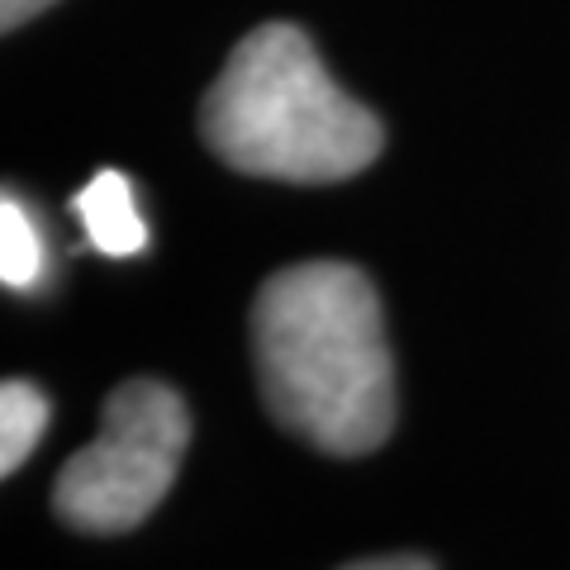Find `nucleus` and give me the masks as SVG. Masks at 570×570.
<instances>
[{"mask_svg":"<svg viewBox=\"0 0 570 570\" xmlns=\"http://www.w3.org/2000/svg\"><path fill=\"white\" fill-rule=\"evenodd\" d=\"M257 385L281 428L328 456H366L395 428L381 295L347 262H299L253 299Z\"/></svg>","mask_w":570,"mask_h":570,"instance_id":"obj_1","label":"nucleus"},{"mask_svg":"<svg viewBox=\"0 0 570 570\" xmlns=\"http://www.w3.org/2000/svg\"><path fill=\"white\" fill-rule=\"evenodd\" d=\"M209 153L243 176L328 186L381 157V119L337 86L305 29L262 24L228 52L200 105Z\"/></svg>","mask_w":570,"mask_h":570,"instance_id":"obj_2","label":"nucleus"},{"mask_svg":"<svg viewBox=\"0 0 570 570\" xmlns=\"http://www.w3.org/2000/svg\"><path fill=\"white\" fill-rule=\"evenodd\" d=\"M190 442L186 400L163 381H124L105 400V423L91 448L58 471L52 509L77 532L115 538L163 504Z\"/></svg>","mask_w":570,"mask_h":570,"instance_id":"obj_3","label":"nucleus"},{"mask_svg":"<svg viewBox=\"0 0 570 570\" xmlns=\"http://www.w3.org/2000/svg\"><path fill=\"white\" fill-rule=\"evenodd\" d=\"M71 209L81 214L86 238H91V247L105 257H134L148 247V228L138 219L134 186L124 181L119 171H96L91 181L81 186L77 200H71Z\"/></svg>","mask_w":570,"mask_h":570,"instance_id":"obj_4","label":"nucleus"},{"mask_svg":"<svg viewBox=\"0 0 570 570\" xmlns=\"http://www.w3.org/2000/svg\"><path fill=\"white\" fill-rule=\"evenodd\" d=\"M52 404L33 381H6L0 385V471H20L29 452L39 448Z\"/></svg>","mask_w":570,"mask_h":570,"instance_id":"obj_5","label":"nucleus"},{"mask_svg":"<svg viewBox=\"0 0 570 570\" xmlns=\"http://www.w3.org/2000/svg\"><path fill=\"white\" fill-rule=\"evenodd\" d=\"M0 276L10 291H33L43 281V238L14 195L0 200Z\"/></svg>","mask_w":570,"mask_h":570,"instance_id":"obj_6","label":"nucleus"},{"mask_svg":"<svg viewBox=\"0 0 570 570\" xmlns=\"http://www.w3.org/2000/svg\"><path fill=\"white\" fill-rule=\"evenodd\" d=\"M52 6V0H0V29H20V24H29L33 20V14H39V10H48Z\"/></svg>","mask_w":570,"mask_h":570,"instance_id":"obj_7","label":"nucleus"},{"mask_svg":"<svg viewBox=\"0 0 570 570\" xmlns=\"http://www.w3.org/2000/svg\"><path fill=\"white\" fill-rule=\"evenodd\" d=\"M343 570H433V561L428 557H409V551H400V557H371V561H352Z\"/></svg>","mask_w":570,"mask_h":570,"instance_id":"obj_8","label":"nucleus"}]
</instances>
